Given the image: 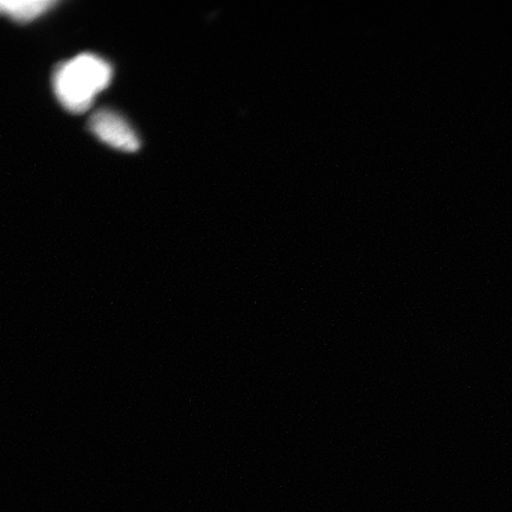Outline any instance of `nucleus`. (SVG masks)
I'll list each match as a JSON object with an SVG mask.
<instances>
[{"label": "nucleus", "mask_w": 512, "mask_h": 512, "mask_svg": "<svg viewBox=\"0 0 512 512\" xmlns=\"http://www.w3.org/2000/svg\"><path fill=\"white\" fill-rule=\"evenodd\" d=\"M89 130L113 149L136 152L140 149L137 133L120 114L108 108L96 111L88 123Z\"/></svg>", "instance_id": "obj_2"}, {"label": "nucleus", "mask_w": 512, "mask_h": 512, "mask_svg": "<svg viewBox=\"0 0 512 512\" xmlns=\"http://www.w3.org/2000/svg\"><path fill=\"white\" fill-rule=\"evenodd\" d=\"M112 78L110 63L93 54H82L56 68L53 87L67 111L81 114L92 107L96 95L110 86Z\"/></svg>", "instance_id": "obj_1"}, {"label": "nucleus", "mask_w": 512, "mask_h": 512, "mask_svg": "<svg viewBox=\"0 0 512 512\" xmlns=\"http://www.w3.org/2000/svg\"><path fill=\"white\" fill-rule=\"evenodd\" d=\"M56 5L54 0H0V15L18 23H29L46 15Z\"/></svg>", "instance_id": "obj_3"}]
</instances>
